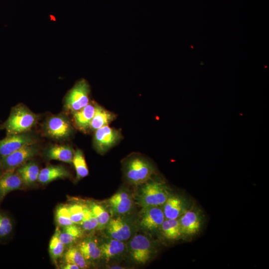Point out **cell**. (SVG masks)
Masks as SVG:
<instances>
[{
	"label": "cell",
	"mask_w": 269,
	"mask_h": 269,
	"mask_svg": "<svg viewBox=\"0 0 269 269\" xmlns=\"http://www.w3.org/2000/svg\"><path fill=\"white\" fill-rule=\"evenodd\" d=\"M23 183L15 170L4 171L0 177V202L9 192L21 189Z\"/></svg>",
	"instance_id": "obj_12"
},
{
	"label": "cell",
	"mask_w": 269,
	"mask_h": 269,
	"mask_svg": "<svg viewBox=\"0 0 269 269\" xmlns=\"http://www.w3.org/2000/svg\"><path fill=\"white\" fill-rule=\"evenodd\" d=\"M90 92L87 82L80 80L66 94L64 99L65 108L72 113L82 109L89 103Z\"/></svg>",
	"instance_id": "obj_6"
},
{
	"label": "cell",
	"mask_w": 269,
	"mask_h": 269,
	"mask_svg": "<svg viewBox=\"0 0 269 269\" xmlns=\"http://www.w3.org/2000/svg\"><path fill=\"white\" fill-rule=\"evenodd\" d=\"M74 151L68 145H52L44 152L45 158L48 160H56L68 163H72Z\"/></svg>",
	"instance_id": "obj_13"
},
{
	"label": "cell",
	"mask_w": 269,
	"mask_h": 269,
	"mask_svg": "<svg viewBox=\"0 0 269 269\" xmlns=\"http://www.w3.org/2000/svg\"><path fill=\"white\" fill-rule=\"evenodd\" d=\"M130 251L133 259L138 264H145L150 257L151 245L149 240L143 235L134 237L130 243Z\"/></svg>",
	"instance_id": "obj_9"
},
{
	"label": "cell",
	"mask_w": 269,
	"mask_h": 269,
	"mask_svg": "<svg viewBox=\"0 0 269 269\" xmlns=\"http://www.w3.org/2000/svg\"><path fill=\"white\" fill-rule=\"evenodd\" d=\"M169 193L167 187L159 182L151 181L142 186L138 194L139 205L144 207L163 205Z\"/></svg>",
	"instance_id": "obj_2"
},
{
	"label": "cell",
	"mask_w": 269,
	"mask_h": 269,
	"mask_svg": "<svg viewBox=\"0 0 269 269\" xmlns=\"http://www.w3.org/2000/svg\"><path fill=\"white\" fill-rule=\"evenodd\" d=\"M115 118L114 114L96 104L94 115L89 128L95 131L104 126H108Z\"/></svg>",
	"instance_id": "obj_20"
},
{
	"label": "cell",
	"mask_w": 269,
	"mask_h": 269,
	"mask_svg": "<svg viewBox=\"0 0 269 269\" xmlns=\"http://www.w3.org/2000/svg\"><path fill=\"white\" fill-rule=\"evenodd\" d=\"M13 230V220L6 212L0 210V242L8 239Z\"/></svg>",
	"instance_id": "obj_28"
},
{
	"label": "cell",
	"mask_w": 269,
	"mask_h": 269,
	"mask_svg": "<svg viewBox=\"0 0 269 269\" xmlns=\"http://www.w3.org/2000/svg\"><path fill=\"white\" fill-rule=\"evenodd\" d=\"M39 150L36 142L25 145L0 158V166L3 171L15 170L36 156Z\"/></svg>",
	"instance_id": "obj_5"
},
{
	"label": "cell",
	"mask_w": 269,
	"mask_h": 269,
	"mask_svg": "<svg viewBox=\"0 0 269 269\" xmlns=\"http://www.w3.org/2000/svg\"><path fill=\"white\" fill-rule=\"evenodd\" d=\"M62 269H79V267L75 264L71 263H65L61 267Z\"/></svg>",
	"instance_id": "obj_33"
},
{
	"label": "cell",
	"mask_w": 269,
	"mask_h": 269,
	"mask_svg": "<svg viewBox=\"0 0 269 269\" xmlns=\"http://www.w3.org/2000/svg\"><path fill=\"white\" fill-rule=\"evenodd\" d=\"M4 171L2 170L0 166V177L1 176V175L3 173Z\"/></svg>",
	"instance_id": "obj_34"
},
{
	"label": "cell",
	"mask_w": 269,
	"mask_h": 269,
	"mask_svg": "<svg viewBox=\"0 0 269 269\" xmlns=\"http://www.w3.org/2000/svg\"><path fill=\"white\" fill-rule=\"evenodd\" d=\"M78 249L87 261H94L101 257L99 246L93 239H87L82 241L78 245Z\"/></svg>",
	"instance_id": "obj_22"
},
{
	"label": "cell",
	"mask_w": 269,
	"mask_h": 269,
	"mask_svg": "<svg viewBox=\"0 0 269 269\" xmlns=\"http://www.w3.org/2000/svg\"><path fill=\"white\" fill-rule=\"evenodd\" d=\"M63 255L65 263L75 264L80 269H85L88 267L87 261L84 259L78 248H70Z\"/></svg>",
	"instance_id": "obj_27"
},
{
	"label": "cell",
	"mask_w": 269,
	"mask_h": 269,
	"mask_svg": "<svg viewBox=\"0 0 269 269\" xmlns=\"http://www.w3.org/2000/svg\"><path fill=\"white\" fill-rule=\"evenodd\" d=\"M163 210L159 206L144 207L140 215V224L148 230H154L160 227L165 220Z\"/></svg>",
	"instance_id": "obj_10"
},
{
	"label": "cell",
	"mask_w": 269,
	"mask_h": 269,
	"mask_svg": "<svg viewBox=\"0 0 269 269\" xmlns=\"http://www.w3.org/2000/svg\"><path fill=\"white\" fill-rule=\"evenodd\" d=\"M107 230L113 239L122 241L128 239L132 234L131 227L119 218L110 219L107 225Z\"/></svg>",
	"instance_id": "obj_14"
},
{
	"label": "cell",
	"mask_w": 269,
	"mask_h": 269,
	"mask_svg": "<svg viewBox=\"0 0 269 269\" xmlns=\"http://www.w3.org/2000/svg\"><path fill=\"white\" fill-rule=\"evenodd\" d=\"M125 175L132 184L139 185L147 182L154 171L152 164L144 158L134 157L125 166Z\"/></svg>",
	"instance_id": "obj_3"
},
{
	"label": "cell",
	"mask_w": 269,
	"mask_h": 269,
	"mask_svg": "<svg viewBox=\"0 0 269 269\" xmlns=\"http://www.w3.org/2000/svg\"><path fill=\"white\" fill-rule=\"evenodd\" d=\"M72 163L76 173V179L79 180L89 174L88 166L82 151L79 149L74 151Z\"/></svg>",
	"instance_id": "obj_26"
},
{
	"label": "cell",
	"mask_w": 269,
	"mask_h": 269,
	"mask_svg": "<svg viewBox=\"0 0 269 269\" xmlns=\"http://www.w3.org/2000/svg\"><path fill=\"white\" fill-rule=\"evenodd\" d=\"M121 137L118 130L108 126H104L95 131L94 147L98 153L103 154L117 143Z\"/></svg>",
	"instance_id": "obj_8"
},
{
	"label": "cell",
	"mask_w": 269,
	"mask_h": 269,
	"mask_svg": "<svg viewBox=\"0 0 269 269\" xmlns=\"http://www.w3.org/2000/svg\"><path fill=\"white\" fill-rule=\"evenodd\" d=\"M83 234V230L77 224H72L62 228L59 234V239L64 245L71 244L80 238Z\"/></svg>",
	"instance_id": "obj_23"
},
{
	"label": "cell",
	"mask_w": 269,
	"mask_h": 269,
	"mask_svg": "<svg viewBox=\"0 0 269 269\" xmlns=\"http://www.w3.org/2000/svg\"><path fill=\"white\" fill-rule=\"evenodd\" d=\"M43 131L47 136L54 140H63L71 136L73 129L68 118L62 114L48 118L44 124Z\"/></svg>",
	"instance_id": "obj_4"
},
{
	"label": "cell",
	"mask_w": 269,
	"mask_h": 269,
	"mask_svg": "<svg viewBox=\"0 0 269 269\" xmlns=\"http://www.w3.org/2000/svg\"><path fill=\"white\" fill-rule=\"evenodd\" d=\"M84 231H90L97 228L98 222L89 206L85 205L84 215L80 224Z\"/></svg>",
	"instance_id": "obj_31"
},
{
	"label": "cell",
	"mask_w": 269,
	"mask_h": 269,
	"mask_svg": "<svg viewBox=\"0 0 269 269\" xmlns=\"http://www.w3.org/2000/svg\"><path fill=\"white\" fill-rule=\"evenodd\" d=\"M15 171L25 186L33 185L38 181L40 170L38 164L33 161H28L16 168Z\"/></svg>",
	"instance_id": "obj_16"
},
{
	"label": "cell",
	"mask_w": 269,
	"mask_h": 269,
	"mask_svg": "<svg viewBox=\"0 0 269 269\" xmlns=\"http://www.w3.org/2000/svg\"><path fill=\"white\" fill-rule=\"evenodd\" d=\"M178 220L182 235H195L199 232L201 227V217L195 210H186Z\"/></svg>",
	"instance_id": "obj_11"
},
{
	"label": "cell",
	"mask_w": 269,
	"mask_h": 269,
	"mask_svg": "<svg viewBox=\"0 0 269 269\" xmlns=\"http://www.w3.org/2000/svg\"><path fill=\"white\" fill-rule=\"evenodd\" d=\"M109 203L114 213L124 214L131 209L133 202L128 193L121 191L112 196L109 199Z\"/></svg>",
	"instance_id": "obj_19"
},
{
	"label": "cell",
	"mask_w": 269,
	"mask_h": 269,
	"mask_svg": "<svg viewBox=\"0 0 269 269\" xmlns=\"http://www.w3.org/2000/svg\"><path fill=\"white\" fill-rule=\"evenodd\" d=\"M89 207L98 220L97 229H102L110 220L109 213L103 206L94 202L90 203Z\"/></svg>",
	"instance_id": "obj_30"
},
{
	"label": "cell",
	"mask_w": 269,
	"mask_h": 269,
	"mask_svg": "<svg viewBox=\"0 0 269 269\" xmlns=\"http://www.w3.org/2000/svg\"><path fill=\"white\" fill-rule=\"evenodd\" d=\"M96 104L89 103L82 109L73 113L75 124L78 129L85 132L90 127L94 116Z\"/></svg>",
	"instance_id": "obj_18"
},
{
	"label": "cell",
	"mask_w": 269,
	"mask_h": 269,
	"mask_svg": "<svg viewBox=\"0 0 269 269\" xmlns=\"http://www.w3.org/2000/svg\"><path fill=\"white\" fill-rule=\"evenodd\" d=\"M160 228L163 236L168 240H177L182 235L178 219H165Z\"/></svg>",
	"instance_id": "obj_24"
},
{
	"label": "cell",
	"mask_w": 269,
	"mask_h": 269,
	"mask_svg": "<svg viewBox=\"0 0 269 269\" xmlns=\"http://www.w3.org/2000/svg\"><path fill=\"white\" fill-rule=\"evenodd\" d=\"M163 205L165 219H178L186 211L183 200L175 195H169Z\"/></svg>",
	"instance_id": "obj_17"
},
{
	"label": "cell",
	"mask_w": 269,
	"mask_h": 269,
	"mask_svg": "<svg viewBox=\"0 0 269 269\" xmlns=\"http://www.w3.org/2000/svg\"><path fill=\"white\" fill-rule=\"evenodd\" d=\"M37 137L30 132L7 134L0 140V159L25 145L36 143Z\"/></svg>",
	"instance_id": "obj_7"
},
{
	"label": "cell",
	"mask_w": 269,
	"mask_h": 269,
	"mask_svg": "<svg viewBox=\"0 0 269 269\" xmlns=\"http://www.w3.org/2000/svg\"><path fill=\"white\" fill-rule=\"evenodd\" d=\"M101 257L108 261L123 252L125 244L123 241L114 239L104 242L100 246Z\"/></svg>",
	"instance_id": "obj_21"
},
{
	"label": "cell",
	"mask_w": 269,
	"mask_h": 269,
	"mask_svg": "<svg viewBox=\"0 0 269 269\" xmlns=\"http://www.w3.org/2000/svg\"><path fill=\"white\" fill-rule=\"evenodd\" d=\"M37 116L23 105L13 107L2 127L7 134L28 132L36 123Z\"/></svg>",
	"instance_id": "obj_1"
},
{
	"label": "cell",
	"mask_w": 269,
	"mask_h": 269,
	"mask_svg": "<svg viewBox=\"0 0 269 269\" xmlns=\"http://www.w3.org/2000/svg\"><path fill=\"white\" fill-rule=\"evenodd\" d=\"M60 232V228L57 227L50 240L49 245V255L55 264H57L58 260L63 256L65 246L59 239Z\"/></svg>",
	"instance_id": "obj_25"
},
{
	"label": "cell",
	"mask_w": 269,
	"mask_h": 269,
	"mask_svg": "<svg viewBox=\"0 0 269 269\" xmlns=\"http://www.w3.org/2000/svg\"><path fill=\"white\" fill-rule=\"evenodd\" d=\"M69 171L62 165H49L40 170L38 181L46 184L54 180L69 177Z\"/></svg>",
	"instance_id": "obj_15"
},
{
	"label": "cell",
	"mask_w": 269,
	"mask_h": 269,
	"mask_svg": "<svg viewBox=\"0 0 269 269\" xmlns=\"http://www.w3.org/2000/svg\"><path fill=\"white\" fill-rule=\"evenodd\" d=\"M70 218L74 224H80L84 215L85 205L79 203L67 204Z\"/></svg>",
	"instance_id": "obj_32"
},
{
	"label": "cell",
	"mask_w": 269,
	"mask_h": 269,
	"mask_svg": "<svg viewBox=\"0 0 269 269\" xmlns=\"http://www.w3.org/2000/svg\"><path fill=\"white\" fill-rule=\"evenodd\" d=\"M55 221L59 228L73 224L67 204H60L57 206L55 213Z\"/></svg>",
	"instance_id": "obj_29"
}]
</instances>
